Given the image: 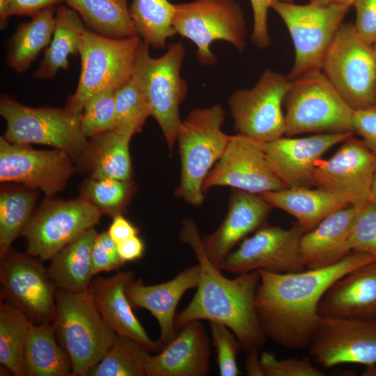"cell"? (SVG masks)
<instances>
[{"label": "cell", "instance_id": "obj_1", "mask_svg": "<svg viewBox=\"0 0 376 376\" xmlns=\"http://www.w3.org/2000/svg\"><path fill=\"white\" fill-rule=\"evenodd\" d=\"M375 260L370 254L352 251L340 262L321 269L283 274L258 269L254 304L266 337L287 349L307 348L327 290L343 275Z\"/></svg>", "mask_w": 376, "mask_h": 376}, {"label": "cell", "instance_id": "obj_2", "mask_svg": "<svg viewBox=\"0 0 376 376\" xmlns=\"http://www.w3.org/2000/svg\"><path fill=\"white\" fill-rule=\"evenodd\" d=\"M180 238L195 253L201 274L196 294L175 316V329L178 330L191 321L205 320L226 326L246 352L262 348L267 337L254 304L259 272L240 274L234 279L225 277L207 258L198 230L191 220L183 222Z\"/></svg>", "mask_w": 376, "mask_h": 376}, {"label": "cell", "instance_id": "obj_3", "mask_svg": "<svg viewBox=\"0 0 376 376\" xmlns=\"http://www.w3.org/2000/svg\"><path fill=\"white\" fill-rule=\"evenodd\" d=\"M52 324L70 359L71 376H88L117 336L97 309L89 288L80 292L57 289Z\"/></svg>", "mask_w": 376, "mask_h": 376}, {"label": "cell", "instance_id": "obj_4", "mask_svg": "<svg viewBox=\"0 0 376 376\" xmlns=\"http://www.w3.org/2000/svg\"><path fill=\"white\" fill-rule=\"evenodd\" d=\"M225 111L219 104L192 109L178 130L180 180L175 196L194 206L204 201L203 181L221 156L228 141L221 126Z\"/></svg>", "mask_w": 376, "mask_h": 376}, {"label": "cell", "instance_id": "obj_5", "mask_svg": "<svg viewBox=\"0 0 376 376\" xmlns=\"http://www.w3.org/2000/svg\"><path fill=\"white\" fill-rule=\"evenodd\" d=\"M142 40L139 37L112 38L87 26L81 37V72L75 93L66 108L79 114L94 96L107 89H117L133 76Z\"/></svg>", "mask_w": 376, "mask_h": 376}, {"label": "cell", "instance_id": "obj_6", "mask_svg": "<svg viewBox=\"0 0 376 376\" xmlns=\"http://www.w3.org/2000/svg\"><path fill=\"white\" fill-rule=\"evenodd\" d=\"M290 81L283 100L286 136L308 132H354V110L322 70Z\"/></svg>", "mask_w": 376, "mask_h": 376}, {"label": "cell", "instance_id": "obj_7", "mask_svg": "<svg viewBox=\"0 0 376 376\" xmlns=\"http://www.w3.org/2000/svg\"><path fill=\"white\" fill-rule=\"evenodd\" d=\"M149 48L142 40L133 77L146 97L150 116L157 121L172 150L182 122L179 107L188 91L180 75L185 47L181 42L172 43L158 58L150 55Z\"/></svg>", "mask_w": 376, "mask_h": 376}, {"label": "cell", "instance_id": "obj_8", "mask_svg": "<svg viewBox=\"0 0 376 376\" xmlns=\"http://www.w3.org/2000/svg\"><path fill=\"white\" fill-rule=\"evenodd\" d=\"M322 71L352 109L374 107L376 52L354 24H341L326 53Z\"/></svg>", "mask_w": 376, "mask_h": 376}, {"label": "cell", "instance_id": "obj_9", "mask_svg": "<svg viewBox=\"0 0 376 376\" xmlns=\"http://www.w3.org/2000/svg\"><path fill=\"white\" fill-rule=\"evenodd\" d=\"M0 114L6 122L3 137L11 143L47 145L74 157L84 151L88 142L80 113L66 108L29 107L3 94L0 98Z\"/></svg>", "mask_w": 376, "mask_h": 376}, {"label": "cell", "instance_id": "obj_10", "mask_svg": "<svg viewBox=\"0 0 376 376\" xmlns=\"http://www.w3.org/2000/svg\"><path fill=\"white\" fill-rule=\"evenodd\" d=\"M173 26L181 36L196 46L203 65H212L217 57L210 50L215 40H224L243 52L246 45L244 13L235 0H194L175 4Z\"/></svg>", "mask_w": 376, "mask_h": 376}, {"label": "cell", "instance_id": "obj_11", "mask_svg": "<svg viewBox=\"0 0 376 376\" xmlns=\"http://www.w3.org/2000/svg\"><path fill=\"white\" fill-rule=\"evenodd\" d=\"M350 8L284 1L272 6L286 25L295 47L294 64L287 76L290 80L322 70L326 53Z\"/></svg>", "mask_w": 376, "mask_h": 376}, {"label": "cell", "instance_id": "obj_12", "mask_svg": "<svg viewBox=\"0 0 376 376\" xmlns=\"http://www.w3.org/2000/svg\"><path fill=\"white\" fill-rule=\"evenodd\" d=\"M290 82L287 76L265 70L251 88L234 92L228 106L239 134L260 142L283 136L285 125L282 105Z\"/></svg>", "mask_w": 376, "mask_h": 376}, {"label": "cell", "instance_id": "obj_13", "mask_svg": "<svg viewBox=\"0 0 376 376\" xmlns=\"http://www.w3.org/2000/svg\"><path fill=\"white\" fill-rule=\"evenodd\" d=\"M102 212L83 198L47 201L31 215L22 235L27 253L40 260H50L57 252L98 224Z\"/></svg>", "mask_w": 376, "mask_h": 376}, {"label": "cell", "instance_id": "obj_14", "mask_svg": "<svg viewBox=\"0 0 376 376\" xmlns=\"http://www.w3.org/2000/svg\"><path fill=\"white\" fill-rule=\"evenodd\" d=\"M0 282L6 301L37 323H52L57 288L47 269L29 254L10 249L1 258Z\"/></svg>", "mask_w": 376, "mask_h": 376}, {"label": "cell", "instance_id": "obj_15", "mask_svg": "<svg viewBox=\"0 0 376 376\" xmlns=\"http://www.w3.org/2000/svg\"><path fill=\"white\" fill-rule=\"evenodd\" d=\"M305 233L298 222L288 229L264 225L228 255L221 270L237 274L258 269L277 274L304 271L299 246Z\"/></svg>", "mask_w": 376, "mask_h": 376}, {"label": "cell", "instance_id": "obj_16", "mask_svg": "<svg viewBox=\"0 0 376 376\" xmlns=\"http://www.w3.org/2000/svg\"><path fill=\"white\" fill-rule=\"evenodd\" d=\"M319 365L376 363V319L319 317L307 347Z\"/></svg>", "mask_w": 376, "mask_h": 376}, {"label": "cell", "instance_id": "obj_17", "mask_svg": "<svg viewBox=\"0 0 376 376\" xmlns=\"http://www.w3.org/2000/svg\"><path fill=\"white\" fill-rule=\"evenodd\" d=\"M376 173V155L353 135L329 159H320L313 175V186L342 198L350 205L370 201Z\"/></svg>", "mask_w": 376, "mask_h": 376}, {"label": "cell", "instance_id": "obj_18", "mask_svg": "<svg viewBox=\"0 0 376 376\" xmlns=\"http://www.w3.org/2000/svg\"><path fill=\"white\" fill-rule=\"evenodd\" d=\"M216 186L256 194L287 188L268 166L260 141L239 133L230 136L221 156L205 177L203 189Z\"/></svg>", "mask_w": 376, "mask_h": 376}, {"label": "cell", "instance_id": "obj_19", "mask_svg": "<svg viewBox=\"0 0 376 376\" xmlns=\"http://www.w3.org/2000/svg\"><path fill=\"white\" fill-rule=\"evenodd\" d=\"M68 152L55 148L36 150L0 138V181L40 189L47 196L61 191L74 167Z\"/></svg>", "mask_w": 376, "mask_h": 376}, {"label": "cell", "instance_id": "obj_20", "mask_svg": "<svg viewBox=\"0 0 376 376\" xmlns=\"http://www.w3.org/2000/svg\"><path fill=\"white\" fill-rule=\"evenodd\" d=\"M352 135L347 132L281 136L260 144L270 169L287 188L311 187L317 162L331 148Z\"/></svg>", "mask_w": 376, "mask_h": 376}, {"label": "cell", "instance_id": "obj_21", "mask_svg": "<svg viewBox=\"0 0 376 376\" xmlns=\"http://www.w3.org/2000/svg\"><path fill=\"white\" fill-rule=\"evenodd\" d=\"M272 208L259 194L234 189L224 221L216 230L202 238L210 263L221 270L233 248L248 234L265 225Z\"/></svg>", "mask_w": 376, "mask_h": 376}, {"label": "cell", "instance_id": "obj_22", "mask_svg": "<svg viewBox=\"0 0 376 376\" xmlns=\"http://www.w3.org/2000/svg\"><path fill=\"white\" fill-rule=\"evenodd\" d=\"M200 274L198 263L164 283L146 285L141 279H134L126 287V295L132 307L149 311L157 320L160 329L157 341L162 350L178 333L175 326L178 304L187 291L197 288Z\"/></svg>", "mask_w": 376, "mask_h": 376}, {"label": "cell", "instance_id": "obj_23", "mask_svg": "<svg viewBox=\"0 0 376 376\" xmlns=\"http://www.w3.org/2000/svg\"><path fill=\"white\" fill-rule=\"evenodd\" d=\"M210 338L200 320L178 330L175 338L156 355H149L146 376H206L210 369Z\"/></svg>", "mask_w": 376, "mask_h": 376}, {"label": "cell", "instance_id": "obj_24", "mask_svg": "<svg viewBox=\"0 0 376 376\" xmlns=\"http://www.w3.org/2000/svg\"><path fill=\"white\" fill-rule=\"evenodd\" d=\"M134 279L132 272L93 279L89 290L93 302L107 324L116 334L130 338L145 347L150 352H159L162 348L152 340L134 315L126 287Z\"/></svg>", "mask_w": 376, "mask_h": 376}, {"label": "cell", "instance_id": "obj_25", "mask_svg": "<svg viewBox=\"0 0 376 376\" xmlns=\"http://www.w3.org/2000/svg\"><path fill=\"white\" fill-rule=\"evenodd\" d=\"M318 315L376 319V260L334 282L320 301Z\"/></svg>", "mask_w": 376, "mask_h": 376}, {"label": "cell", "instance_id": "obj_26", "mask_svg": "<svg viewBox=\"0 0 376 376\" xmlns=\"http://www.w3.org/2000/svg\"><path fill=\"white\" fill-rule=\"evenodd\" d=\"M360 206L349 205L331 213L302 235L299 251L306 269L331 266L352 252L348 237Z\"/></svg>", "mask_w": 376, "mask_h": 376}, {"label": "cell", "instance_id": "obj_27", "mask_svg": "<svg viewBox=\"0 0 376 376\" xmlns=\"http://www.w3.org/2000/svg\"><path fill=\"white\" fill-rule=\"evenodd\" d=\"M138 132L133 127H118L91 137L83 151L90 165L91 178L130 181L132 163L129 144Z\"/></svg>", "mask_w": 376, "mask_h": 376}, {"label": "cell", "instance_id": "obj_28", "mask_svg": "<svg viewBox=\"0 0 376 376\" xmlns=\"http://www.w3.org/2000/svg\"><path fill=\"white\" fill-rule=\"evenodd\" d=\"M272 207L292 215L308 232L331 213L350 205L320 188H285L259 194Z\"/></svg>", "mask_w": 376, "mask_h": 376}, {"label": "cell", "instance_id": "obj_29", "mask_svg": "<svg viewBox=\"0 0 376 376\" xmlns=\"http://www.w3.org/2000/svg\"><path fill=\"white\" fill-rule=\"evenodd\" d=\"M97 234L94 228L85 231L50 259L47 272L57 289L80 292L89 288L93 276L91 253Z\"/></svg>", "mask_w": 376, "mask_h": 376}, {"label": "cell", "instance_id": "obj_30", "mask_svg": "<svg viewBox=\"0 0 376 376\" xmlns=\"http://www.w3.org/2000/svg\"><path fill=\"white\" fill-rule=\"evenodd\" d=\"M86 26L79 14L62 4L56 8L55 27L39 67L32 77L50 79L68 68L70 56L79 55L81 37Z\"/></svg>", "mask_w": 376, "mask_h": 376}, {"label": "cell", "instance_id": "obj_31", "mask_svg": "<svg viewBox=\"0 0 376 376\" xmlns=\"http://www.w3.org/2000/svg\"><path fill=\"white\" fill-rule=\"evenodd\" d=\"M25 376H71L72 366L51 322H31L24 353Z\"/></svg>", "mask_w": 376, "mask_h": 376}, {"label": "cell", "instance_id": "obj_32", "mask_svg": "<svg viewBox=\"0 0 376 376\" xmlns=\"http://www.w3.org/2000/svg\"><path fill=\"white\" fill-rule=\"evenodd\" d=\"M55 6L42 10L28 22L19 24L11 36L6 56L8 65L18 73L26 71L52 40L55 27Z\"/></svg>", "mask_w": 376, "mask_h": 376}, {"label": "cell", "instance_id": "obj_33", "mask_svg": "<svg viewBox=\"0 0 376 376\" xmlns=\"http://www.w3.org/2000/svg\"><path fill=\"white\" fill-rule=\"evenodd\" d=\"M129 0H65L93 31L112 38L139 37L130 16ZM140 38V37H139Z\"/></svg>", "mask_w": 376, "mask_h": 376}, {"label": "cell", "instance_id": "obj_34", "mask_svg": "<svg viewBox=\"0 0 376 376\" xmlns=\"http://www.w3.org/2000/svg\"><path fill=\"white\" fill-rule=\"evenodd\" d=\"M130 13L139 37L149 47L164 49L167 40L177 34L175 4L168 0H133Z\"/></svg>", "mask_w": 376, "mask_h": 376}, {"label": "cell", "instance_id": "obj_35", "mask_svg": "<svg viewBox=\"0 0 376 376\" xmlns=\"http://www.w3.org/2000/svg\"><path fill=\"white\" fill-rule=\"evenodd\" d=\"M32 321L7 301L0 302V363L15 376H25L24 353Z\"/></svg>", "mask_w": 376, "mask_h": 376}, {"label": "cell", "instance_id": "obj_36", "mask_svg": "<svg viewBox=\"0 0 376 376\" xmlns=\"http://www.w3.org/2000/svg\"><path fill=\"white\" fill-rule=\"evenodd\" d=\"M149 351L138 342L120 335L88 376H146Z\"/></svg>", "mask_w": 376, "mask_h": 376}, {"label": "cell", "instance_id": "obj_37", "mask_svg": "<svg viewBox=\"0 0 376 376\" xmlns=\"http://www.w3.org/2000/svg\"><path fill=\"white\" fill-rule=\"evenodd\" d=\"M36 194L31 191L11 190L0 195V258L22 234L31 217Z\"/></svg>", "mask_w": 376, "mask_h": 376}, {"label": "cell", "instance_id": "obj_38", "mask_svg": "<svg viewBox=\"0 0 376 376\" xmlns=\"http://www.w3.org/2000/svg\"><path fill=\"white\" fill-rule=\"evenodd\" d=\"M133 190L130 181L113 178L90 179L84 184L81 198L96 207L102 214L115 216L130 200Z\"/></svg>", "mask_w": 376, "mask_h": 376}, {"label": "cell", "instance_id": "obj_39", "mask_svg": "<svg viewBox=\"0 0 376 376\" xmlns=\"http://www.w3.org/2000/svg\"><path fill=\"white\" fill-rule=\"evenodd\" d=\"M116 126L141 130L150 112L146 97L132 77L115 91Z\"/></svg>", "mask_w": 376, "mask_h": 376}, {"label": "cell", "instance_id": "obj_40", "mask_svg": "<svg viewBox=\"0 0 376 376\" xmlns=\"http://www.w3.org/2000/svg\"><path fill=\"white\" fill-rule=\"evenodd\" d=\"M115 91L107 89L91 98L80 113L81 125L87 137H93L115 128Z\"/></svg>", "mask_w": 376, "mask_h": 376}, {"label": "cell", "instance_id": "obj_41", "mask_svg": "<svg viewBox=\"0 0 376 376\" xmlns=\"http://www.w3.org/2000/svg\"><path fill=\"white\" fill-rule=\"evenodd\" d=\"M347 243L351 251L368 253L376 258V203L369 201L359 207Z\"/></svg>", "mask_w": 376, "mask_h": 376}, {"label": "cell", "instance_id": "obj_42", "mask_svg": "<svg viewBox=\"0 0 376 376\" xmlns=\"http://www.w3.org/2000/svg\"><path fill=\"white\" fill-rule=\"evenodd\" d=\"M212 342L216 348L219 373L221 376H239L242 374L237 363L242 348L235 334L225 325L210 322Z\"/></svg>", "mask_w": 376, "mask_h": 376}, {"label": "cell", "instance_id": "obj_43", "mask_svg": "<svg viewBox=\"0 0 376 376\" xmlns=\"http://www.w3.org/2000/svg\"><path fill=\"white\" fill-rule=\"evenodd\" d=\"M260 359L265 376L325 375L306 357L278 359L273 353L265 351L262 353Z\"/></svg>", "mask_w": 376, "mask_h": 376}, {"label": "cell", "instance_id": "obj_44", "mask_svg": "<svg viewBox=\"0 0 376 376\" xmlns=\"http://www.w3.org/2000/svg\"><path fill=\"white\" fill-rule=\"evenodd\" d=\"M91 257L93 275L118 269L125 263L119 255L116 243L108 232L97 234L93 244Z\"/></svg>", "mask_w": 376, "mask_h": 376}, {"label": "cell", "instance_id": "obj_45", "mask_svg": "<svg viewBox=\"0 0 376 376\" xmlns=\"http://www.w3.org/2000/svg\"><path fill=\"white\" fill-rule=\"evenodd\" d=\"M293 0H251L253 13V26L251 35L252 43L258 48H266L271 40L268 33L267 13L269 8L279 1L292 2Z\"/></svg>", "mask_w": 376, "mask_h": 376}, {"label": "cell", "instance_id": "obj_46", "mask_svg": "<svg viewBox=\"0 0 376 376\" xmlns=\"http://www.w3.org/2000/svg\"><path fill=\"white\" fill-rule=\"evenodd\" d=\"M354 26L361 37L373 45L376 41V0H356Z\"/></svg>", "mask_w": 376, "mask_h": 376}, {"label": "cell", "instance_id": "obj_47", "mask_svg": "<svg viewBox=\"0 0 376 376\" xmlns=\"http://www.w3.org/2000/svg\"><path fill=\"white\" fill-rule=\"evenodd\" d=\"M352 125L354 132L362 136L366 146L376 155V108L354 110Z\"/></svg>", "mask_w": 376, "mask_h": 376}, {"label": "cell", "instance_id": "obj_48", "mask_svg": "<svg viewBox=\"0 0 376 376\" xmlns=\"http://www.w3.org/2000/svg\"><path fill=\"white\" fill-rule=\"evenodd\" d=\"M65 0H10L8 15L33 17L49 7L61 4Z\"/></svg>", "mask_w": 376, "mask_h": 376}, {"label": "cell", "instance_id": "obj_49", "mask_svg": "<svg viewBox=\"0 0 376 376\" xmlns=\"http://www.w3.org/2000/svg\"><path fill=\"white\" fill-rule=\"evenodd\" d=\"M107 232L116 244L139 234L138 228L126 219L121 213L113 217Z\"/></svg>", "mask_w": 376, "mask_h": 376}, {"label": "cell", "instance_id": "obj_50", "mask_svg": "<svg viewBox=\"0 0 376 376\" xmlns=\"http://www.w3.org/2000/svg\"><path fill=\"white\" fill-rule=\"evenodd\" d=\"M117 247L119 255L125 263L141 258L145 250L143 242L138 235L118 244Z\"/></svg>", "mask_w": 376, "mask_h": 376}, {"label": "cell", "instance_id": "obj_51", "mask_svg": "<svg viewBox=\"0 0 376 376\" xmlns=\"http://www.w3.org/2000/svg\"><path fill=\"white\" fill-rule=\"evenodd\" d=\"M246 354L245 368L247 375L250 376H265L258 350H251Z\"/></svg>", "mask_w": 376, "mask_h": 376}, {"label": "cell", "instance_id": "obj_52", "mask_svg": "<svg viewBox=\"0 0 376 376\" xmlns=\"http://www.w3.org/2000/svg\"><path fill=\"white\" fill-rule=\"evenodd\" d=\"M309 3L318 6H351L354 5L356 0H308Z\"/></svg>", "mask_w": 376, "mask_h": 376}, {"label": "cell", "instance_id": "obj_53", "mask_svg": "<svg viewBox=\"0 0 376 376\" xmlns=\"http://www.w3.org/2000/svg\"><path fill=\"white\" fill-rule=\"evenodd\" d=\"M9 4L10 0H0V24L1 29H4L8 24Z\"/></svg>", "mask_w": 376, "mask_h": 376}, {"label": "cell", "instance_id": "obj_54", "mask_svg": "<svg viewBox=\"0 0 376 376\" xmlns=\"http://www.w3.org/2000/svg\"><path fill=\"white\" fill-rule=\"evenodd\" d=\"M362 376H376V363L367 366L361 374Z\"/></svg>", "mask_w": 376, "mask_h": 376}, {"label": "cell", "instance_id": "obj_55", "mask_svg": "<svg viewBox=\"0 0 376 376\" xmlns=\"http://www.w3.org/2000/svg\"><path fill=\"white\" fill-rule=\"evenodd\" d=\"M370 201L376 203V173L373 180Z\"/></svg>", "mask_w": 376, "mask_h": 376}, {"label": "cell", "instance_id": "obj_56", "mask_svg": "<svg viewBox=\"0 0 376 376\" xmlns=\"http://www.w3.org/2000/svg\"><path fill=\"white\" fill-rule=\"evenodd\" d=\"M374 107L376 108V92H375V99Z\"/></svg>", "mask_w": 376, "mask_h": 376}, {"label": "cell", "instance_id": "obj_57", "mask_svg": "<svg viewBox=\"0 0 376 376\" xmlns=\"http://www.w3.org/2000/svg\"><path fill=\"white\" fill-rule=\"evenodd\" d=\"M373 47H374V49H375V52H376V41H375V42L373 44Z\"/></svg>", "mask_w": 376, "mask_h": 376}]
</instances>
